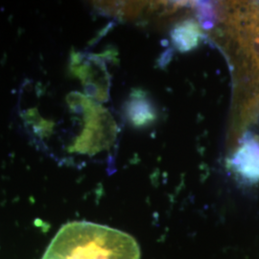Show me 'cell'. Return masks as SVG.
<instances>
[{
	"label": "cell",
	"instance_id": "5b68a950",
	"mask_svg": "<svg viewBox=\"0 0 259 259\" xmlns=\"http://www.w3.org/2000/svg\"><path fill=\"white\" fill-rule=\"evenodd\" d=\"M231 165L232 170L250 183L259 182V141L245 138L233 153Z\"/></svg>",
	"mask_w": 259,
	"mask_h": 259
},
{
	"label": "cell",
	"instance_id": "3957f363",
	"mask_svg": "<svg viewBox=\"0 0 259 259\" xmlns=\"http://www.w3.org/2000/svg\"><path fill=\"white\" fill-rule=\"evenodd\" d=\"M71 111L83 117V129L70 146L71 153L93 156L109 149L114 142L117 126L111 113L103 106L79 93L67 97Z\"/></svg>",
	"mask_w": 259,
	"mask_h": 259
},
{
	"label": "cell",
	"instance_id": "7a4b0ae2",
	"mask_svg": "<svg viewBox=\"0 0 259 259\" xmlns=\"http://www.w3.org/2000/svg\"><path fill=\"white\" fill-rule=\"evenodd\" d=\"M224 34L248 74L257 84L259 80V3L247 2L228 6Z\"/></svg>",
	"mask_w": 259,
	"mask_h": 259
},
{
	"label": "cell",
	"instance_id": "52a82bcc",
	"mask_svg": "<svg viewBox=\"0 0 259 259\" xmlns=\"http://www.w3.org/2000/svg\"><path fill=\"white\" fill-rule=\"evenodd\" d=\"M170 36L177 50L185 53L199 47L203 33L200 23L194 19H189L179 22L172 29Z\"/></svg>",
	"mask_w": 259,
	"mask_h": 259
},
{
	"label": "cell",
	"instance_id": "6da1fadb",
	"mask_svg": "<svg viewBox=\"0 0 259 259\" xmlns=\"http://www.w3.org/2000/svg\"><path fill=\"white\" fill-rule=\"evenodd\" d=\"M42 259H140L128 233L90 222H71L56 234Z\"/></svg>",
	"mask_w": 259,
	"mask_h": 259
},
{
	"label": "cell",
	"instance_id": "277c9868",
	"mask_svg": "<svg viewBox=\"0 0 259 259\" xmlns=\"http://www.w3.org/2000/svg\"><path fill=\"white\" fill-rule=\"evenodd\" d=\"M73 61L74 63L71 65L73 73L83 82L87 93L99 101H107L109 78L101 62L93 57L85 60L73 58Z\"/></svg>",
	"mask_w": 259,
	"mask_h": 259
},
{
	"label": "cell",
	"instance_id": "8992f818",
	"mask_svg": "<svg viewBox=\"0 0 259 259\" xmlns=\"http://www.w3.org/2000/svg\"><path fill=\"white\" fill-rule=\"evenodd\" d=\"M125 114L130 123L137 128L151 125L157 118L155 106L149 100L146 93L135 91L125 105Z\"/></svg>",
	"mask_w": 259,
	"mask_h": 259
}]
</instances>
